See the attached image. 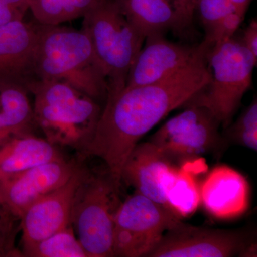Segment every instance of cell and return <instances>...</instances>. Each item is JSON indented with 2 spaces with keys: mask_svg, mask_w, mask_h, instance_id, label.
Wrapping results in <instances>:
<instances>
[{
  "mask_svg": "<svg viewBox=\"0 0 257 257\" xmlns=\"http://www.w3.org/2000/svg\"><path fill=\"white\" fill-rule=\"evenodd\" d=\"M175 165L155 145L138 143L125 162L121 180L143 194L168 209L161 187L165 171Z\"/></svg>",
  "mask_w": 257,
  "mask_h": 257,
  "instance_id": "9a60e30c",
  "label": "cell"
},
{
  "mask_svg": "<svg viewBox=\"0 0 257 257\" xmlns=\"http://www.w3.org/2000/svg\"><path fill=\"white\" fill-rule=\"evenodd\" d=\"M220 125L205 108L187 106L162 125L149 142L175 164V161L189 160L219 150L223 145Z\"/></svg>",
  "mask_w": 257,
  "mask_h": 257,
  "instance_id": "ba28073f",
  "label": "cell"
},
{
  "mask_svg": "<svg viewBox=\"0 0 257 257\" xmlns=\"http://www.w3.org/2000/svg\"><path fill=\"white\" fill-rule=\"evenodd\" d=\"M62 157L55 145L30 133L13 135L0 145V179L9 178Z\"/></svg>",
  "mask_w": 257,
  "mask_h": 257,
  "instance_id": "2e32d148",
  "label": "cell"
},
{
  "mask_svg": "<svg viewBox=\"0 0 257 257\" xmlns=\"http://www.w3.org/2000/svg\"><path fill=\"white\" fill-rule=\"evenodd\" d=\"M182 223L167 208L135 192L114 214V256L148 257L165 233Z\"/></svg>",
  "mask_w": 257,
  "mask_h": 257,
  "instance_id": "52a82bcc",
  "label": "cell"
},
{
  "mask_svg": "<svg viewBox=\"0 0 257 257\" xmlns=\"http://www.w3.org/2000/svg\"><path fill=\"white\" fill-rule=\"evenodd\" d=\"M88 172L86 169L77 167L65 184L39 199L24 212L20 224L23 233L22 251L71 224L74 198Z\"/></svg>",
  "mask_w": 257,
  "mask_h": 257,
  "instance_id": "30bf717a",
  "label": "cell"
},
{
  "mask_svg": "<svg viewBox=\"0 0 257 257\" xmlns=\"http://www.w3.org/2000/svg\"><path fill=\"white\" fill-rule=\"evenodd\" d=\"M230 135L238 143L253 151L257 150L256 98L240 115L239 119L230 128Z\"/></svg>",
  "mask_w": 257,
  "mask_h": 257,
  "instance_id": "7402d4cb",
  "label": "cell"
},
{
  "mask_svg": "<svg viewBox=\"0 0 257 257\" xmlns=\"http://www.w3.org/2000/svg\"><path fill=\"white\" fill-rule=\"evenodd\" d=\"M78 167L62 157L0 179V201L20 220L32 204L65 184Z\"/></svg>",
  "mask_w": 257,
  "mask_h": 257,
  "instance_id": "8fae6325",
  "label": "cell"
},
{
  "mask_svg": "<svg viewBox=\"0 0 257 257\" xmlns=\"http://www.w3.org/2000/svg\"><path fill=\"white\" fill-rule=\"evenodd\" d=\"M180 24L181 30L190 25L194 14L195 0H172Z\"/></svg>",
  "mask_w": 257,
  "mask_h": 257,
  "instance_id": "484cf974",
  "label": "cell"
},
{
  "mask_svg": "<svg viewBox=\"0 0 257 257\" xmlns=\"http://www.w3.org/2000/svg\"><path fill=\"white\" fill-rule=\"evenodd\" d=\"M82 30L90 39L105 74L107 94L121 90L146 38L125 18L114 0H103L86 13Z\"/></svg>",
  "mask_w": 257,
  "mask_h": 257,
  "instance_id": "277c9868",
  "label": "cell"
},
{
  "mask_svg": "<svg viewBox=\"0 0 257 257\" xmlns=\"http://www.w3.org/2000/svg\"><path fill=\"white\" fill-rule=\"evenodd\" d=\"M22 256L87 257L72 224L22 251Z\"/></svg>",
  "mask_w": 257,
  "mask_h": 257,
  "instance_id": "44dd1931",
  "label": "cell"
},
{
  "mask_svg": "<svg viewBox=\"0 0 257 257\" xmlns=\"http://www.w3.org/2000/svg\"><path fill=\"white\" fill-rule=\"evenodd\" d=\"M128 22L145 38L167 30L180 31L172 0H114Z\"/></svg>",
  "mask_w": 257,
  "mask_h": 257,
  "instance_id": "e0dca14e",
  "label": "cell"
},
{
  "mask_svg": "<svg viewBox=\"0 0 257 257\" xmlns=\"http://www.w3.org/2000/svg\"><path fill=\"white\" fill-rule=\"evenodd\" d=\"M28 94L21 86L0 85V145L13 135L30 133L35 123Z\"/></svg>",
  "mask_w": 257,
  "mask_h": 257,
  "instance_id": "d6986e66",
  "label": "cell"
},
{
  "mask_svg": "<svg viewBox=\"0 0 257 257\" xmlns=\"http://www.w3.org/2000/svg\"><path fill=\"white\" fill-rule=\"evenodd\" d=\"M37 23L16 20L0 26V85L30 91L38 82L35 69Z\"/></svg>",
  "mask_w": 257,
  "mask_h": 257,
  "instance_id": "4fadbf2b",
  "label": "cell"
},
{
  "mask_svg": "<svg viewBox=\"0 0 257 257\" xmlns=\"http://www.w3.org/2000/svg\"><path fill=\"white\" fill-rule=\"evenodd\" d=\"M196 11L207 32L226 15L237 10L229 0H195L194 13Z\"/></svg>",
  "mask_w": 257,
  "mask_h": 257,
  "instance_id": "d4e9b609",
  "label": "cell"
},
{
  "mask_svg": "<svg viewBox=\"0 0 257 257\" xmlns=\"http://www.w3.org/2000/svg\"><path fill=\"white\" fill-rule=\"evenodd\" d=\"M103 0H29V10L37 23L62 25L83 18Z\"/></svg>",
  "mask_w": 257,
  "mask_h": 257,
  "instance_id": "ffe728a7",
  "label": "cell"
},
{
  "mask_svg": "<svg viewBox=\"0 0 257 257\" xmlns=\"http://www.w3.org/2000/svg\"><path fill=\"white\" fill-rule=\"evenodd\" d=\"M20 219L12 214L0 201V257L22 256L15 247V239L20 229Z\"/></svg>",
  "mask_w": 257,
  "mask_h": 257,
  "instance_id": "603a6c76",
  "label": "cell"
},
{
  "mask_svg": "<svg viewBox=\"0 0 257 257\" xmlns=\"http://www.w3.org/2000/svg\"><path fill=\"white\" fill-rule=\"evenodd\" d=\"M201 204L213 217L229 220L242 215L249 206L247 179L227 165L214 167L200 187Z\"/></svg>",
  "mask_w": 257,
  "mask_h": 257,
  "instance_id": "5bb4252c",
  "label": "cell"
},
{
  "mask_svg": "<svg viewBox=\"0 0 257 257\" xmlns=\"http://www.w3.org/2000/svg\"><path fill=\"white\" fill-rule=\"evenodd\" d=\"M25 15L16 8L0 3V26L16 20H23Z\"/></svg>",
  "mask_w": 257,
  "mask_h": 257,
  "instance_id": "83f0119b",
  "label": "cell"
},
{
  "mask_svg": "<svg viewBox=\"0 0 257 257\" xmlns=\"http://www.w3.org/2000/svg\"><path fill=\"white\" fill-rule=\"evenodd\" d=\"M35 69L39 81H60L97 100L107 95L105 74L83 30L37 23Z\"/></svg>",
  "mask_w": 257,
  "mask_h": 257,
  "instance_id": "7a4b0ae2",
  "label": "cell"
},
{
  "mask_svg": "<svg viewBox=\"0 0 257 257\" xmlns=\"http://www.w3.org/2000/svg\"><path fill=\"white\" fill-rule=\"evenodd\" d=\"M254 245L243 231L196 227L182 222L164 235L148 257H231L243 256Z\"/></svg>",
  "mask_w": 257,
  "mask_h": 257,
  "instance_id": "9c48e42d",
  "label": "cell"
},
{
  "mask_svg": "<svg viewBox=\"0 0 257 257\" xmlns=\"http://www.w3.org/2000/svg\"><path fill=\"white\" fill-rule=\"evenodd\" d=\"M119 187L110 175H87L74 198L71 224L87 257H111Z\"/></svg>",
  "mask_w": 257,
  "mask_h": 257,
  "instance_id": "8992f818",
  "label": "cell"
},
{
  "mask_svg": "<svg viewBox=\"0 0 257 257\" xmlns=\"http://www.w3.org/2000/svg\"><path fill=\"white\" fill-rule=\"evenodd\" d=\"M229 1L237 11L246 14V10L252 0H229Z\"/></svg>",
  "mask_w": 257,
  "mask_h": 257,
  "instance_id": "f546056e",
  "label": "cell"
},
{
  "mask_svg": "<svg viewBox=\"0 0 257 257\" xmlns=\"http://www.w3.org/2000/svg\"><path fill=\"white\" fill-rule=\"evenodd\" d=\"M161 187L169 210L180 219L193 215L200 205V187L186 169L171 166L162 176Z\"/></svg>",
  "mask_w": 257,
  "mask_h": 257,
  "instance_id": "ac0fdd59",
  "label": "cell"
},
{
  "mask_svg": "<svg viewBox=\"0 0 257 257\" xmlns=\"http://www.w3.org/2000/svg\"><path fill=\"white\" fill-rule=\"evenodd\" d=\"M245 14L234 11L219 20L207 32V37L202 45L208 50L214 45L233 38L242 23Z\"/></svg>",
  "mask_w": 257,
  "mask_h": 257,
  "instance_id": "cb8c5ba5",
  "label": "cell"
},
{
  "mask_svg": "<svg viewBox=\"0 0 257 257\" xmlns=\"http://www.w3.org/2000/svg\"><path fill=\"white\" fill-rule=\"evenodd\" d=\"M128 72L126 87L159 82L177 73L203 55L207 49L190 47L168 41L157 34L147 37Z\"/></svg>",
  "mask_w": 257,
  "mask_h": 257,
  "instance_id": "7c38bea8",
  "label": "cell"
},
{
  "mask_svg": "<svg viewBox=\"0 0 257 257\" xmlns=\"http://www.w3.org/2000/svg\"><path fill=\"white\" fill-rule=\"evenodd\" d=\"M207 58L211 82L184 105L205 108L226 128L251 87L257 60L241 41L233 38L211 47Z\"/></svg>",
  "mask_w": 257,
  "mask_h": 257,
  "instance_id": "5b68a950",
  "label": "cell"
},
{
  "mask_svg": "<svg viewBox=\"0 0 257 257\" xmlns=\"http://www.w3.org/2000/svg\"><path fill=\"white\" fill-rule=\"evenodd\" d=\"M0 3L13 7L24 13L29 10V0H0Z\"/></svg>",
  "mask_w": 257,
  "mask_h": 257,
  "instance_id": "f1b7e54d",
  "label": "cell"
},
{
  "mask_svg": "<svg viewBox=\"0 0 257 257\" xmlns=\"http://www.w3.org/2000/svg\"><path fill=\"white\" fill-rule=\"evenodd\" d=\"M207 55L160 82L126 87L108 93L106 104L83 156L104 161L108 173L120 187L121 172L144 135L204 89L211 82Z\"/></svg>",
  "mask_w": 257,
  "mask_h": 257,
  "instance_id": "6da1fadb",
  "label": "cell"
},
{
  "mask_svg": "<svg viewBox=\"0 0 257 257\" xmlns=\"http://www.w3.org/2000/svg\"><path fill=\"white\" fill-rule=\"evenodd\" d=\"M241 43L257 60V22L253 19L243 32Z\"/></svg>",
  "mask_w": 257,
  "mask_h": 257,
  "instance_id": "4316f807",
  "label": "cell"
},
{
  "mask_svg": "<svg viewBox=\"0 0 257 257\" xmlns=\"http://www.w3.org/2000/svg\"><path fill=\"white\" fill-rule=\"evenodd\" d=\"M29 93L35 123L47 140L81 150L87 146L102 111L95 99L60 81H38Z\"/></svg>",
  "mask_w": 257,
  "mask_h": 257,
  "instance_id": "3957f363",
  "label": "cell"
}]
</instances>
